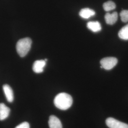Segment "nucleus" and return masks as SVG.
Segmentation results:
<instances>
[{"label": "nucleus", "instance_id": "f257e3e1", "mask_svg": "<svg viewBox=\"0 0 128 128\" xmlns=\"http://www.w3.org/2000/svg\"><path fill=\"white\" fill-rule=\"evenodd\" d=\"M54 103L55 106L62 110H68L73 104V98L68 94L61 92L55 97Z\"/></svg>", "mask_w": 128, "mask_h": 128}, {"label": "nucleus", "instance_id": "f03ea898", "mask_svg": "<svg viewBox=\"0 0 128 128\" xmlns=\"http://www.w3.org/2000/svg\"><path fill=\"white\" fill-rule=\"evenodd\" d=\"M32 41L30 38H25L20 40L16 44V50L18 55L24 57L28 53L32 46Z\"/></svg>", "mask_w": 128, "mask_h": 128}, {"label": "nucleus", "instance_id": "7ed1b4c3", "mask_svg": "<svg viewBox=\"0 0 128 128\" xmlns=\"http://www.w3.org/2000/svg\"><path fill=\"white\" fill-rule=\"evenodd\" d=\"M118 60L114 57H107L102 59L100 61L101 68L107 70L113 68L117 64Z\"/></svg>", "mask_w": 128, "mask_h": 128}, {"label": "nucleus", "instance_id": "20e7f679", "mask_svg": "<svg viewBox=\"0 0 128 128\" xmlns=\"http://www.w3.org/2000/svg\"><path fill=\"white\" fill-rule=\"evenodd\" d=\"M106 124L109 128H128V125L114 118L109 117L106 119Z\"/></svg>", "mask_w": 128, "mask_h": 128}, {"label": "nucleus", "instance_id": "39448f33", "mask_svg": "<svg viewBox=\"0 0 128 128\" xmlns=\"http://www.w3.org/2000/svg\"><path fill=\"white\" fill-rule=\"evenodd\" d=\"M46 64L45 60H38L34 63L32 66L33 71L36 73H41L43 72L44 68Z\"/></svg>", "mask_w": 128, "mask_h": 128}, {"label": "nucleus", "instance_id": "423d86ee", "mask_svg": "<svg viewBox=\"0 0 128 128\" xmlns=\"http://www.w3.org/2000/svg\"><path fill=\"white\" fill-rule=\"evenodd\" d=\"M48 125L50 128H62V125L60 119L54 115L50 117Z\"/></svg>", "mask_w": 128, "mask_h": 128}, {"label": "nucleus", "instance_id": "0eeeda50", "mask_svg": "<svg viewBox=\"0 0 128 128\" xmlns=\"http://www.w3.org/2000/svg\"><path fill=\"white\" fill-rule=\"evenodd\" d=\"M118 13L116 12H114L112 14L107 13L105 15L104 18L105 22L107 24L113 25L116 23L118 20Z\"/></svg>", "mask_w": 128, "mask_h": 128}, {"label": "nucleus", "instance_id": "6e6552de", "mask_svg": "<svg viewBox=\"0 0 128 128\" xmlns=\"http://www.w3.org/2000/svg\"><path fill=\"white\" fill-rule=\"evenodd\" d=\"M3 90L7 100L10 102H12L14 100V95L12 88L8 84H4L3 86Z\"/></svg>", "mask_w": 128, "mask_h": 128}, {"label": "nucleus", "instance_id": "1a4fd4ad", "mask_svg": "<svg viewBox=\"0 0 128 128\" xmlns=\"http://www.w3.org/2000/svg\"><path fill=\"white\" fill-rule=\"evenodd\" d=\"M10 109L3 103L0 104V120L6 119L9 115Z\"/></svg>", "mask_w": 128, "mask_h": 128}, {"label": "nucleus", "instance_id": "9d476101", "mask_svg": "<svg viewBox=\"0 0 128 128\" xmlns=\"http://www.w3.org/2000/svg\"><path fill=\"white\" fill-rule=\"evenodd\" d=\"M96 12L93 10L89 8H84L79 12V15L84 18H90L92 16L95 15Z\"/></svg>", "mask_w": 128, "mask_h": 128}, {"label": "nucleus", "instance_id": "9b49d317", "mask_svg": "<svg viewBox=\"0 0 128 128\" xmlns=\"http://www.w3.org/2000/svg\"><path fill=\"white\" fill-rule=\"evenodd\" d=\"M87 27L92 32H97L102 30L101 24L98 22H90L87 24Z\"/></svg>", "mask_w": 128, "mask_h": 128}, {"label": "nucleus", "instance_id": "f8f14e48", "mask_svg": "<svg viewBox=\"0 0 128 128\" xmlns=\"http://www.w3.org/2000/svg\"><path fill=\"white\" fill-rule=\"evenodd\" d=\"M120 38L124 40H128V24L122 28L118 33Z\"/></svg>", "mask_w": 128, "mask_h": 128}, {"label": "nucleus", "instance_id": "ddd939ff", "mask_svg": "<svg viewBox=\"0 0 128 128\" xmlns=\"http://www.w3.org/2000/svg\"><path fill=\"white\" fill-rule=\"evenodd\" d=\"M116 6L114 2L111 0L106 2L103 4L104 9L107 12L114 10L116 8Z\"/></svg>", "mask_w": 128, "mask_h": 128}, {"label": "nucleus", "instance_id": "4468645a", "mask_svg": "<svg viewBox=\"0 0 128 128\" xmlns=\"http://www.w3.org/2000/svg\"><path fill=\"white\" fill-rule=\"evenodd\" d=\"M120 15L122 22H128V10H122L120 12Z\"/></svg>", "mask_w": 128, "mask_h": 128}, {"label": "nucleus", "instance_id": "2eb2a0df", "mask_svg": "<svg viewBox=\"0 0 128 128\" xmlns=\"http://www.w3.org/2000/svg\"><path fill=\"white\" fill-rule=\"evenodd\" d=\"M30 124L27 122H23L22 124H20L15 128H30Z\"/></svg>", "mask_w": 128, "mask_h": 128}]
</instances>
